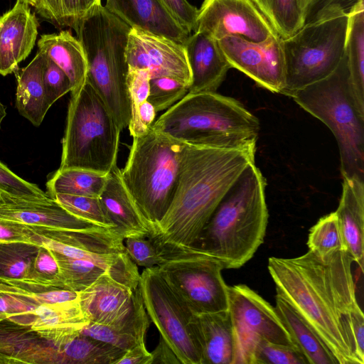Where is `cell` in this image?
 <instances>
[{"mask_svg": "<svg viewBox=\"0 0 364 364\" xmlns=\"http://www.w3.org/2000/svg\"><path fill=\"white\" fill-rule=\"evenodd\" d=\"M348 250H309L293 258L271 257L268 271L277 295L286 300L321 339L337 364H364L358 356L353 318L362 311Z\"/></svg>", "mask_w": 364, "mask_h": 364, "instance_id": "6da1fadb", "label": "cell"}, {"mask_svg": "<svg viewBox=\"0 0 364 364\" xmlns=\"http://www.w3.org/2000/svg\"><path fill=\"white\" fill-rule=\"evenodd\" d=\"M1 192L0 191V203L2 202Z\"/></svg>", "mask_w": 364, "mask_h": 364, "instance_id": "91938a15", "label": "cell"}, {"mask_svg": "<svg viewBox=\"0 0 364 364\" xmlns=\"http://www.w3.org/2000/svg\"><path fill=\"white\" fill-rule=\"evenodd\" d=\"M202 364H233L235 337L229 310L196 314Z\"/></svg>", "mask_w": 364, "mask_h": 364, "instance_id": "83f0119b", "label": "cell"}, {"mask_svg": "<svg viewBox=\"0 0 364 364\" xmlns=\"http://www.w3.org/2000/svg\"><path fill=\"white\" fill-rule=\"evenodd\" d=\"M0 242H26L36 245V235L32 227L0 220Z\"/></svg>", "mask_w": 364, "mask_h": 364, "instance_id": "681fc988", "label": "cell"}, {"mask_svg": "<svg viewBox=\"0 0 364 364\" xmlns=\"http://www.w3.org/2000/svg\"><path fill=\"white\" fill-rule=\"evenodd\" d=\"M38 25L30 5L20 0L0 17V75L15 72L28 56L37 38Z\"/></svg>", "mask_w": 364, "mask_h": 364, "instance_id": "ac0fdd59", "label": "cell"}, {"mask_svg": "<svg viewBox=\"0 0 364 364\" xmlns=\"http://www.w3.org/2000/svg\"><path fill=\"white\" fill-rule=\"evenodd\" d=\"M104 6L130 28L160 35L184 44L189 36L159 0H105Z\"/></svg>", "mask_w": 364, "mask_h": 364, "instance_id": "cb8c5ba5", "label": "cell"}, {"mask_svg": "<svg viewBox=\"0 0 364 364\" xmlns=\"http://www.w3.org/2000/svg\"><path fill=\"white\" fill-rule=\"evenodd\" d=\"M349 82L345 55L330 75L289 97L332 132L339 149L343 178L364 180V113L356 105Z\"/></svg>", "mask_w": 364, "mask_h": 364, "instance_id": "8992f818", "label": "cell"}, {"mask_svg": "<svg viewBox=\"0 0 364 364\" xmlns=\"http://www.w3.org/2000/svg\"><path fill=\"white\" fill-rule=\"evenodd\" d=\"M307 246L318 254L348 250L336 211L323 216L310 228Z\"/></svg>", "mask_w": 364, "mask_h": 364, "instance_id": "74e56055", "label": "cell"}, {"mask_svg": "<svg viewBox=\"0 0 364 364\" xmlns=\"http://www.w3.org/2000/svg\"><path fill=\"white\" fill-rule=\"evenodd\" d=\"M150 77L146 70L129 68L127 87L130 102L131 117L128 128L131 133L137 123L140 105L147 100L149 92Z\"/></svg>", "mask_w": 364, "mask_h": 364, "instance_id": "7bdbcfd3", "label": "cell"}, {"mask_svg": "<svg viewBox=\"0 0 364 364\" xmlns=\"http://www.w3.org/2000/svg\"><path fill=\"white\" fill-rule=\"evenodd\" d=\"M157 266L171 288L196 314L228 311V287L222 264L191 249L165 251Z\"/></svg>", "mask_w": 364, "mask_h": 364, "instance_id": "8fae6325", "label": "cell"}, {"mask_svg": "<svg viewBox=\"0 0 364 364\" xmlns=\"http://www.w3.org/2000/svg\"><path fill=\"white\" fill-rule=\"evenodd\" d=\"M65 26L77 30L82 18L80 0H61Z\"/></svg>", "mask_w": 364, "mask_h": 364, "instance_id": "f5cc1de1", "label": "cell"}, {"mask_svg": "<svg viewBox=\"0 0 364 364\" xmlns=\"http://www.w3.org/2000/svg\"><path fill=\"white\" fill-rule=\"evenodd\" d=\"M151 128L188 144L240 147L257 144L260 123L235 98L200 92L187 93Z\"/></svg>", "mask_w": 364, "mask_h": 364, "instance_id": "277c9868", "label": "cell"}, {"mask_svg": "<svg viewBox=\"0 0 364 364\" xmlns=\"http://www.w3.org/2000/svg\"><path fill=\"white\" fill-rule=\"evenodd\" d=\"M258 7L259 9L262 11V12L264 14L263 12V9H262V1L261 0H252Z\"/></svg>", "mask_w": 364, "mask_h": 364, "instance_id": "680465c9", "label": "cell"}, {"mask_svg": "<svg viewBox=\"0 0 364 364\" xmlns=\"http://www.w3.org/2000/svg\"><path fill=\"white\" fill-rule=\"evenodd\" d=\"M107 179V173L80 168H58L46 183V193L99 197Z\"/></svg>", "mask_w": 364, "mask_h": 364, "instance_id": "836d02e7", "label": "cell"}, {"mask_svg": "<svg viewBox=\"0 0 364 364\" xmlns=\"http://www.w3.org/2000/svg\"><path fill=\"white\" fill-rule=\"evenodd\" d=\"M130 28L100 2L82 16L75 31L87 59V82L121 130L128 127L131 117L125 53Z\"/></svg>", "mask_w": 364, "mask_h": 364, "instance_id": "5b68a950", "label": "cell"}, {"mask_svg": "<svg viewBox=\"0 0 364 364\" xmlns=\"http://www.w3.org/2000/svg\"><path fill=\"white\" fill-rule=\"evenodd\" d=\"M309 0H308V2H309Z\"/></svg>", "mask_w": 364, "mask_h": 364, "instance_id": "94428289", "label": "cell"}, {"mask_svg": "<svg viewBox=\"0 0 364 364\" xmlns=\"http://www.w3.org/2000/svg\"><path fill=\"white\" fill-rule=\"evenodd\" d=\"M99 198L114 231L124 239L155 235V227L145 218L125 187L117 164L107 173Z\"/></svg>", "mask_w": 364, "mask_h": 364, "instance_id": "ffe728a7", "label": "cell"}, {"mask_svg": "<svg viewBox=\"0 0 364 364\" xmlns=\"http://www.w3.org/2000/svg\"><path fill=\"white\" fill-rule=\"evenodd\" d=\"M266 181L255 162L242 173L200 231L191 250L238 269L263 243L269 213Z\"/></svg>", "mask_w": 364, "mask_h": 364, "instance_id": "3957f363", "label": "cell"}, {"mask_svg": "<svg viewBox=\"0 0 364 364\" xmlns=\"http://www.w3.org/2000/svg\"><path fill=\"white\" fill-rule=\"evenodd\" d=\"M1 197L0 220L52 230H81L101 228L70 213L49 196L28 199L2 193Z\"/></svg>", "mask_w": 364, "mask_h": 364, "instance_id": "e0dca14e", "label": "cell"}, {"mask_svg": "<svg viewBox=\"0 0 364 364\" xmlns=\"http://www.w3.org/2000/svg\"><path fill=\"white\" fill-rule=\"evenodd\" d=\"M343 191L336 210L347 250L363 272L364 263V180L343 178Z\"/></svg>", "mask_w": 364, "mask_h": 364, "instance_id": "484cf974", "label": "cell"}, {"mask_svg": "<svg viewBox=\"0 0 364 364\" xmlns=\"http://www.w3.org/2000/svg\"><path fill=\"white\" fill-rule=\"evenodd\" d=\"M263 12L279 36L287 38L304 24L308 0H261Z\"/></svg>", "mask_w": 364, "mask_h": 364, "instance_id": "e575fe53", "label": "cell"}, {"mask_svg": "<svg viewBox=\"0 0 364 364\" xmlns=\"http://www.w3.org/2000/svg\"><path fill=\"white\" fill-rule=\"evenodd\" d=\"M57 349L63 363L73 364H116L125 352L80 331L65 339Z\"/></svg>", "mask_w": 364, "mask_h": 364, "instance_id": "d6a6232c", "label": "cell"}, {"mask_svg": "<svg viewBox=\"0 0 364 364\" xmlns=\"http://www.w3.org/2000/svg\"><path fill=\"white\" fill-rule=\"evenodd\" d=\"M253 364H309L296 348L260 341L256 346Z\"/></svg>", "mask_w": 364, "mask_h": 364, "instance_id": "b9f144b4", "label": "cell"}, {"mask_svg": "<svg viewBox=\"0 0 364 364\" xmlns=\"http://www.w3.org/2000/svg\"><path fill=\"white\" fill-rule=\"evenodd\" d=\"M36 306L18 297L0 293V322L31 310Z\"/></svg>", "mask_w": 364, "mask_h": 364, "instance_id": "f907efd6", "label": "cell"}, {"mask_svg": "<svg viewBox=\"0 0 364 364\" xmlns=\"http://www.w3.org/2000/svg\"><path fill=\"white\" fill-rule=\"evenodd\" d=\"M348 21V14L334 11L282 39L285 85L281 94L290 97L338 68L345 55Z\"/></svg>", "mask_w": 364, "mask_h": 364, "instance_id": "9c48e42d", "label": "cell"}, {"mask_svg": "<svg viewBox=\"0 0 364 364\" xmlns=\"http://www.w3.org/2000/svg\"><path fill=\"white\" fill-rule=\"evenodd\" d=\"M0 293L18 297L36 305L79 299V291L56 287L46 288L4 277H0Z\"/></svg>", "mask_w": 364, "mask_h": 364, "instance_id": "d590c367", "label": "cell"}, {"mask_svg": "<svg viewBox=\"0 0 364 364\" xmlns=\"http://www.w3.org/2000/svg\"><path fill=\"white\" fill-rule=\"evenodd\" d=\"M168 14L189 34L196 28L198 9L187 0H159Z\"/></svg>", "mask_w": 364, "mask_h": 364, "instance_id": "7dc6e473", "label": "cell"}, {"mask_svg": "<svg viewBox=\"0 0 364 364\" xmlns=\"http://www.w3.org/2000/svg\"><path fill=\"white\" fill-rule=\"evenodd\" d=\"M186 144L151 128L133 137L123 183L145 218L155 227L173 199Z\"/></svg>", "mask_w": 364, "mask_h": 364, "instance_id": "52a82bcc", "label": "cell"}, {"mask_svg": "<svg viewBox=\"0 0 364 364\" xmlns=\"http://www.w3.org/2000/svg\"><path fill=\"white\" fill-rule=\"evenodd\" d=\"M183 45L191 73L188 93L216 92L232 68L218 41L193 32Z\"/></svg>", "mask_w": 364, "mask_h": 364, "instance_id": "603a6c76", "label": "cell"}, {"mask_svg": "<svg viewBox=\"0 0 364 364\" xmlns=\"http://www.w3.org/2000/svg\"><path fill=\"white\" fill-rule=\"evenodd\" d=\"M0 363H63L56 347L29 327L0 322Z\"/></svg>", "mask_w": 364, "mask_h": 364, "instance_id": "d4e9b609", "label": "cell"}, {"mask_svg": "<svg viewBox=\"0 0 364 364\" xmlns=\"http://www.w3.org/2000/svg\"><path fill=\"white\" fill-rule=\"evenodd\" d=\"M256 149L186 144L173 199L151 238L164 250L191 248L225 195L255 162Z\"/></svg>", "mask_w": 364, "mask_h": 364, "instance_id": "7a4b0ae2", "label": "cell"}, {"mask_svg": "<svg viewBox=\"0 0 364 364\" xmlns=\"http://www.w3.org/2000/svg\"><path fill=\"white\" fill-rule=\"evenodd\" d=\"M34 7L37 13L41 16L43 11V0H20Z\"/></svg>", "mask_w": 364, "mask_h": 364, "instance_id": "9f6ffc18", "label": "cell"}, {"mask_svg": "<svg viewBox=\"0 0 364 364\" xmlns=\"http://www.w3.org/2000/svg\"><path fill=\"white\" fill-rule=\"evenodd\" d=\"M149 319L181 364H202L196 314L171 288L157 267L145 268L138 285Z\"/></svg>", "mask_w": 364, "mask_h": 364, "instance_id": "30bf717a", "label": "cell"}, {"mask_svg": "<svg viewBox=\"0 0 364 364\" xmlns=\"http://www.w3.org/2000/svg\"><path fill=\"white\" fill-rule=\"evenodd\" d=\"M125 53L129 68L146 70L150 78L173 77L189 87L191 73L183 44L160 35L131 28Z\"/></svg>", "mask_w": 364, "mask_h": 364, "instance_id": "9a60e30c", "label": "cell"}, {"mask_svg": "<svg viewBox=\"0 0 364 364\" xmlns=\"http://www.w3.org/2000/svg\"><path fill=\"white\" fill-rule=\"evenodd\" d=\"M38 247L26 242H0V277L26 279Z\"/></svg>", "mask_w": 364, "mask_h": 364, "instance_id": "8d00e7d4", "label": "cell"}, {"mask_svg": "<svg viewBox=\"0 0 364 364\" xmlns=\"http://www.w3.org/2000/svg\"><path fill=\"white\" fill-rule=\"evenodd\" d=\"M194 32L218 41L237 36L253 42L279 35L252 0H204L198 9Z\"/></svg>", "mask_w": 364, "mask_h": 364, "instance_id": "4fadbf2b", "label": "cell"}, {"mask_svg": "<svg viewBox=\"0 0 364 364\" xmlns=\"http://www.w3.org/2000/svg\"><path fill=\"white\" fill-rule=\"evenodd\" d=\"M151 355L152 364L181 363L175 353L161 336L159 337V343L151 352Z\"/></svg>", "mask_w": 364, "mask_h": 364, "instance_id": "db71d44e", "label": "cell"}, {"mask_svg": "<svg viewBox=\"0 0 364 364\" xmlns=\"http://www.w3.org/2000/svg\"><path fill=\"white\" fill-rule=\"evenodd\" d=\"M345 55L351 93L358 109L364 113V1L348 14Z\"/></svg>", "mask_w": 364, "mask_h": 364, "instance_id": "1f68e13d", "label": "cell"}, {"mask_svg": "<svg viewBox=\"0 0 364 364\" xmlns=\"http://www.w3.org/2000/svg\"><path fill=\"white\" fill-rule=\"evenodd\" d=\"M228 297L235 337L233 364H253L260 341L298 348L275 307L249 287L229 286Z\"/></svg>", "mask_w": 364, "mask_h": 364, "instance_id": "7c38bea8", "label": "cell"}, {"mask_svg": "<svg viewBox=\"0 0 364 364\" xmlns=\"http://www.w3.org/2000/svg\"><path fill=\"white\" fill-rule=\"evenodd\" d=\"M53 253L59 266L58 288L80 291L105 274L134 290L138 287L140 274L137 265L126 252L114 262L74 259Z\"/></svg>", "mask_w": 364, "mask_h": 364, "instance_id": "d6986e66", "label": "cell"}, {"mask_svg": "<svg viewBox=\"0 0 364 364\" xmlns=\"http://www.w3.org/2000/svg\"><path fill=\"white\" fill-rule=\"evenodd\" d=\"M6 116V107L0 100V130L1 129V123Z\"/></svg>", "mask_w": 364, "mask_h": 364, "instance_id": "6f0895ef", "label": "cell"}, {"mask_svg": "<svg viewBox=\"0 0 364 364\" xmlns=\"http://www.w3.org/2000/svg\"><path fill=\"white\" fill-rule=\"evenodd\" d=\"M0 191L20 198L34 199L48 197V194L36 184L21 178L1 161Z\"/></svg>", "mask_w": 364, "mask_h": 364, "instance_id": "f6af8a7d", "label": "cell"}, {"mask_svg": "<svg viewBox=\"0 0 364 364\" xmlns=\"http://www.w3.org/2000/svg\"><path fill=\"white\" fill-rule=\"evenodd\" d=\"M116 364H152V355L141 343L126 350Z\"/></svg>", "mask_w": 364, "mask_h": 364, "instance_id": "816d5d0a", "label": "cell"}, {"mask_svg": "<svg viewBox=\"0 0 364 364\" xmlns=\"http://www.w3.org/2000/svg\"><path fill=\"white\" fill-rule=\"evenodd\" d=\"M43 82L48 100L51 106L61 97L72 90L71 83L68 75L46 55Z\"/></svg>", "mask_w": 364, "mask_h": 364, "instance_id": "bcb514c9", "label": "cell"}, {"mask_svg": "<svg viewBox=\"0 0 364 364\" xmlns=\"http://www.w3.org/2000/svg\"><path fill=\"white\" fill-rule=\"evenodd\" d=\"M45 63L46 55L38 50L33 60L16 75V108L36 127L41 124L51 107L43 82Z\"/></svg>", "mask_w": 364, "mask_h": 364, "instance_id": "f1b7e54d", "label": "cell"}, {"mask_svg": "<svg viewBox=\"0 0 364 364\" xmlns=\"http://www.w3.org/2000/svg\"><path fill=\"white\" fill-rule=\"evenodd\" d=\"M149 324V317L137 287L134 292L132 310L121 322L114 325H102L90 322L80 330V332L126 351L139 343H145Z\"/></svg>", "mask_w": 364, "mask_h": 364, "instance_id": "4316f807", "label": "cell"}, {"mask_svg": "<svg viewBox=\"0 0 364 364\" xmlns=\"http://www.w3.org/2000/svg\"><path fill=\"white\" fill-rule=\"evenodd\" d=\"M52 198L73 215L96 225L114 230L99 197L56 193Z\"/></svg>", "mask_w": 364, "mask_h": 364, "instance_id": "f35d334b", "label": "cell"}, {"mask_svg": "<svg viewBox=\"0 0 364 364\" xmlns=\"http://www.w3.org/2000/svg\"><path fill=\"white\" fill-rule=\"evenodd\" d=\"M134 291L109 274H105L79 291V300L90 323L114 325L131 311Z\"/></svg>", "mask_w": 364, "mask_h": 364, "instance_id": "7402d4cb", "label": "cell"}, {"mask_svg": "<svg viewBox=\"0 0 364 364\" xmlns=\"http://www.w3.org/2000/svg\"><path fill=\"white\" fill-rule=\"evenodd\" d=\"M364 0H309L306 7L304 23L312 22L334 11L347 14Z\"/></svg>", "mask_w": 364, "mask_h": 364, "instance_id": "c3c4849f", "label": "cell"}, {"mask_svg": "<svg viewBox=\"0 0 364 364\" xmlns=\"http://www.w3.org/2000/svg\"><path fill=\"white\" fill-rule=\"evenodd\" d=\"M188 92V85L170 77L150 78L147 100L156 112L168 109Z\"/></svg>", "mask_w": 364, "mask_h": 364, "instance_id": "ab89813d", "label": "cell"}, {"mask_svg": "<svg viewBox=\"0 0 364 364\" xmlns=\"http://www.w3.org/2000/svg\"><path fill=\"white\" fill-rule=\"evenodd\" d=\"M121 129L87 82L71 92L59 168L108 173L117 164Z\"/></svg>", "mask_w": 364, "mask_h": 364, "instance_id": "ba28073f", "label": "cell"}, {"mask_svg": "<svg viewBox=\"0 0 364 364\" xmlns=\"http://www.w3.org/2000/svg\"><path fill=\"white\" fill-rule=\"evenodd\" d=\"M58 274L59 266L53 252L39 246L28 277L24 279L17 280L46 288H58L56 281Z\"/></svg>", "mask_w": 364, "mask_h": 364, "instance_id": "60d3db41", "label": "cell"}, {"mask_svg": "<svg viewBox=\"0 0 364 364\" xmlns=\"http://www.w3.org/2000/svg\"><path fill=\"white\" fill-rule=\"evenodd\" d=\"M279 35L260 42L237 36L218 41L232 68L252 79L259 87L281 94L285 85V60Z\"/></svg>", "mask_w": 364, "mask_h": 364, "instance_id": "5bb4252c", "label": "cell"}, {"mask_svg": "<svg viewBox=\"0 0 364 364\" xmlns=\"http://www.w3.org/2000/svg\"><path fill=\"white\" fill-rule=\"evenodd\" d=\"M80 1H81L82 18V16L87 11H89L95 4L102 2V0H80Z\"/></svg>", "mask_w": 364, "mask_h": 364, "instance_id": "11a10c76", "label": "cell"}, {"mask_svg": "<svg viewBox=\"0 0 364 364\" xmlns=\"http://www.w3.org/2000/svg\"><path fill=\"white\" fill-rule=\"evenodd\" d=\"M38 50L58 65L68 75L71 92L79 90L87 82V63L80 41L68 30L43 34L38 41Z\"/></svg>", "mask_w": 364, "mask_h": 364, "instance_id": "f546056e", "label": "cell"}, {"mask_svg": "<svg viewBox=\"0 0 364 364\" xmlns=\"http://www.w3.org/2000/svg\"><path fill=\"white\" fill-rule=\"evenodd\" d=\"M124 244L126 252L138 266L157 267L164 259L159 246L151 237H129L124 240Z\"/></svg>", "mask_w": 364, "mask_h": 364, "instance_id": "ee69618b", "label": "cell"}, {"mask_svg": "<svg viewBox=\"0 0 364 364\" xmlns=\"http://www.w3.org/2000/svg\"><path fill=\"white\" fill-rule=\"evenodd\" d=\"M36 245L64 257L114 262L126 252L124 238L113 229L52 230L33 228Z\"/></svg>", "mask_w": 364, "mask_h": 364, "instance_id": "2e32d148", "label": "cell"}, {"mask_svg": "<svg viewBox=\"0 0 364 364\" xmlns=\"http://www.w3.org/2000/svg\"><path fill=\"white\" fill-rule=\"evenodd\" d=\"M274 307L309 364H337L324 343L286 300L276 295Z\"/></svg>", "mask_w": 364, "mask_h": 364, "instance_id": "4dcf8cb0", "label": "cell"}, {"mask_svg": "<svg viewBox=\"0 0 364 364\" xmlns=\"http://www.w3.org/2000/svg\"><path fill=\"white\" fill-rule=\"evenodd\" d=\"M29 327L43 338L57 346L80 331L90 321L80 300L44 304L9 320Z\"/></svg>", "mask_w": 364, "mask_h": 364, "instance_id": "44dd1931", "label": "cell"}]
</instances>
